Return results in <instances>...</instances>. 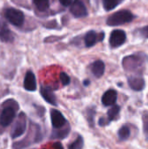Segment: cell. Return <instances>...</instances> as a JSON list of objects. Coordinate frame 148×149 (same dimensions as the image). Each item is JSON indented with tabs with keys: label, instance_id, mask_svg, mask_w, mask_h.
<instances>
[{
	"label": "cell",
	"instance_id": "cell-23",
	"mask_svg": "<svg viewBox=\"0 0 148 149\" xmlns=\"http://www.w3.org/2000/svg\"><path fill=\"white\" fill-rule=\"evenodd\" d=\"M140 34L141 36H143L144 38H148V25L147 26H145V27H142L140 31Z\"/></svg>",
	"mask_w": 148,
	"mask_h": 149
},
{
	"label": "cell",
	"instance_id": "cell-28",
	"mask_svg": "<svg viewBox=\"0 0 148 149\" xmlns=\"http://www.w3.org/2000/svg\"><path fill=\"white\" fill-rule=\"evenodd\" d=\"M89 83H90V82H89L88 80H85V81L84 82V85H85V86H87V85H89Z\"/></svg>",
	"mask_w": 148,
	"mask_h": 149
},
{
	"label": "cell",
	"instance_id": "cell-16",
	"mask_svg": "<svg viewBox=\"0 0 148 149\" xmlns=\"http://www.w3.org/2000/svg\"><path fill=\"white\" fill-rule=\"evenodd\" d=\"M120 111V107L119 106H113L107 112V117H108V121H112L114 119H116V117L119 115V113Z\"/></svg>",
	"mask_w": 148,
	"mask_h": 149
},
{
	"label": "cell",
	"instance_id": "cell-8",
	"mask_svg": "<svg viewBox=\"0 0 148 149\" xmlns=\"http://www.w3.org/2000/svg\"><path fill=\"white\" fill-rule=\"evenodd\" d=\"M51 120L52 127L55 129L61 128L66 124V120L63 116V114L57 109H51Z\"/></svg>",
	"mask_w": 148,
	"mask_h": 149
},
{
	"label": "cell",
	"instance_id": "cell-18",
	"mask_svg": "<svg viewBox=\"0 0 148 149\" xmlns=\"http://www.w3.org/2000/svg\"><path fill=\"white\" fill-rule=\"evenodd\" d=\"M34 3H35L36 7L41 11L46 10L50 5L49 0H34Z\"/></svg>",
	"mask_w": 148,
	"mask_h": 149
},
{
	"label": "cell",
	"instance_id": "cell-17",
	"mask_svg": "<svg viewBox=\"0 0 148 149\" xmlns=\"http://www.w3.org/2000/svg\"><path fill=\"white\" fill-rule=\"evenodd\" d=\"M120 2L121 0H103V5L106 10H112L116 8Z\"/></svg>",
	"mask_w": 148,
	"mask_h": 149
},
{
	"label": "cell",
	"instance_id": "cell-13",
	"mask_svg": "<svg viewBox=\"0 0 148 149\" xmlns=\"http://www.w3.org/2000/svg\"><path fill=\"white\" fill-rule=\"evenodd\" d=\"M117 100V92L115 90L110 89L106 91L102 96V103L106 107L113 106Z\"/></svg>",
	"mask_w": 148,
	"mask_h": 149
},
{
	"label": "cell",
	"instance_id": "cell-15",
	"mask_svg": "<svg viewBox=\"0 0 148 149\" xmlns=\"http://www.w3.org/2000/svg\"><path fill=\"white\" fill-rule=\"evenodd\" d=\"M92 72L97 78H100L105 72V64L101 60H97L92 65Z\"/></svg>",
	"mask_w": 148,
	"mask_h": 149
},
{
	"label": "cell",
	"instance_id": "cell-25",
	"mask_svg": "<svg viewBox=\"0 0 148 149\" xmlns=\"http://www.w3.org/2000/svg\"><path fill=\"white\" fill-rule=\"evenodd\" d=\"M59 2H60V3L63 6L67 7V6H70L71 5V3H72V0H59Z\"/></svg>",
	"mask_w": 148,
	"mask_h": 149
},
{
	"label": "cell",
	"instance_id": "cell-5",
	"mask_svg": "<svg viewBox=\"0 0 148 149\" xmlns=\"http://www.w3.org/2000/svg\"><path fill=\"white\" fill-rule=\"evenodd\" d=\"M143 60L136 55L126 57L123 59V66L127 71H136L142 65Z\"/></svg>",
	"mask_w": 148,
	"mask_h": 149
},
{
	"label": "cell",
	"instance_id": "cell-6",
	"mask_svg": "<svg viewBox=\"0 0 148 149\" xmlns=\"http://www.w3.org/2000/svg\"><path fill=\"white\" fill-rule=\"evenodd\" d=\"M126 40V32L122 30H115L111 33L110 36V45L113 48H117L120 45H122Z\"/></svg>",
	"mask_w": 148,
	"mask_h": 149
},
{
	"label": "cell",
	"instance_id": "cell-19",
	"mask_svg": "<svg viewBox=\"0 0 148 149\" xmlns=\"http://www.w3.org/2000/svg\"><path fill=\"white\" fill-rule=\"evenodd\" d=\"M61 131H58V129H56V131L52 134V138H58V139H63L65 137H66L69 134L70 131V127H67L66 128H61Z\"/></svg>",
	"mask_w": 148,
	"mask_h": 149
},
{
	"label": "cell",
	"instance_id": "cell-4",
	"mask_svg": "<svg viewBox=\"0 0 148 149\" xmlns=\"http://www.w3.org/2000/svg\"><path fill=\"white\" fill-rule=\"evenodd\" d=\"M16 117V110L12 107H5L0 114V125L3 127L9 126Z\"/></svg>",
	"mask_w": 148,
	"mask_h": 149
},
{
	"label": "cell",
	"instance_id": "cell-3",
	"mask_svg": "<svg viewBox=\"0 0 148 149\" xmlns=\"http://www.w3.org/2000/svg\"><path fill=\"white\" fill-rule=\"evenodd\" d=\"M26 130V118L24 113H20L11 130V137L13 139L22 136Z\"/></svg>",
	"mask_w": 148,
	"mask_h": 149
},
{
	"label": "cell",
	"instance_id": "cell-14",
	"mask_svg": "<svg viewBox=\"0 0 148 149\" xmlns=\"http://www.w3.org/2000/svg\"><path fill=\"white\" fill-rule=\"evenodd\" d=\"M128 84L130 87L134 91H141L145 86V80L142 77L133 76L128 79Z\"/></svg>",
	"mask_w": 148,
	"mask_h": 149
},
{
	"label": "cell",
	"instance_id": "cell-11",
	"mask_svg": "<svg viewBox=\"0 0 148 149\" xmlns=\"http://www.w3.org/2000/svg\"><path fill=\"white\" fill-rule=\"evenodd\" d=\"M24 87L25 90L33 92L37 89V81H36V77L34 73L31 71L26 72V75L24 77Z\"/></svg>",
	"mask_w": 148,
	"mask_h": 149
},
{
	"label": "cell",
	"instance_id": "cell-27",
	"mask_svg": "<svg viewBox=\"0 0 148 149\" xmlns=\"http://www.w3.org/2000/svg\"><path fill=\"white\" fill-rule=\"evenodd\" d=\"M54 149H63V147L59 142H57L54 144Z\"/></svg>",
	"mask_w": 148,
	"mask_h": 149
},
{
	"label": "cell",
	"instance_id": "cell-2",
	"mask_svg": "<svg viewBox=\"0 0 148 149\" xmlns=\"http://www.w3.org/2000/svg\"><path fill=\"white\" fill-rule=\"evenodd\" d=\"M4 17L11 24L15 26H21L24 21V13L21 10L14 8L6 9L4 10Z\"/></svg>",
	"mask_w": 148,
	"mask_h": 149
},
{
	"label": "cell",
	"instance_id": "cell-20",
	"mask_svg": "<svg viewBox=\"0 0 148 149\" xmlns=\"http://www.w3.org/2000/svg\"><path fill=\"white\" fill-rule=\"evenodd\" d=\"M118 134L120 141H126L130 137V129L126 126H124L120 129Z\"/></svg>",
	"mask_w": 148,
	"mask_h": 149
},
{
	"label": "cell",
	"instance_id": "cell-10",
	"mask_svg": "<svg viewBox=\"0 0 148 149\" xmlns=\"http://www.w3.org/2000/svg\"><path fill=\"white\" fill-rule=\"evenodd\" d=\"M0 39L3 42H12L14 39L13 34L10 31V28L6 23L3 20H0Z\"/></svg>",
	"mask_w": 148,
	"mask_h": 149
},
{
	"label": "cell",
	"instance_id": "cell-22",
	"mask_svg": "<svg viewBox=\"0 0 148 149\" xmlns=\"http://www.w3.org/2000/svg\"><path fill=\"white\" fill-rule=\"evenodd\" d=\"M60 80H61V82H62V84L64 86H67L70 83L71 79L65 72H61L60 73Z\"/></svg>",
	"mask_w": 148,
	"mask_h": 149
},
{
	"label": "cell",
	"instance_id": "cell-7",
	"mask_svg": "<svg viewBox=\"0 0 148 149\" xmlns=\"http://www.w3.org/2000/svg\"><path fill=\"white\" fill-rule=\"evenodd\" d=\"M70 10L75 17H84L87 15L86 7L80 0H75L72 3Z\"/></svg>",
	"mask_w": 148,
	"mask_h": 149
},
{
	"label": "cell",
	"instance_id": "cell-21",
	"mask_svg": "<svg viewBox=\"0 0 148 149\" xmlns=\"http://www.w3.org/2000/svg\"><path fill=\"white\" fill-rule=\"evenodd\" d=\"M84 146V140L81 136H78V138L69 146V149H82Z\"/></svg>",
	"mask_w": 148,
	"mask_h": 149
},
{
	"label": "cell",
	"instance_id": "cell-9",
	"mask_svg": "<svg viewBox=\"0 0 148 149\" xmlns=\"http://www.w3.org/2000/svg\"><path fill=\"white\" fill-rule=\"evenodd\" d=\"M104 37H105L104 32H101L100 34H97L94 31H90L85 36V44L87 47H92L97 42L102 41L104 39Z\"/></svg>",
	"mask_w": 148,
	"mask_h": 149
},
{
	"label": "cell",
	"instance_id": "cell-26",
	"mask_svg": "<svg viewBox=\"0 0 148 149\" xmlns=\"http://www.w3.org/2000/svg\"><path fill=\"white\" fill-rule=\"evenodd\" d=\"M106 121L109 122V121H108V120H106V119H104V118H101V119L99 120V125H100V126H106V125L107 124Z\"/></svg>",
	"mask_w": 148,
	"mask_h": 149
},
{
	"label": "cell",
	"instance_id": "cell-1",
	"mask_svg": "<svg viewBox=\"0 0 148 149\" xmlns=\"http://www.w3.org/2000/svg\"><path fill=\"white\" fill-rule=\"evenodd\" d=\"M133 18H134V16L130 10H122L111 15L107 18L106 23L110 26H117V25H121L126 23H130L133 20Z\"/></svg>",
	"mask_w": 148,
	"mask_h": 149
},
{
	"label": "cell",
	"instance_id": "cell-12",
	"mask_svg": "<svg viewBox=\"0 0 148 149\" xmlns=\"http://www.w3.org/2000/svg\"><path fill=\"white\" fill-rule=\"evenodd\" d=\"M40 93H41V95L42 97L44 99V100L52 105V106H57L58 103H57V98L55 96V94L53 93L52 90L49 87H46V86H42L41 87V90H40Z\"/></svg>",
	"mask_w": 148,
	"mask_h": 149
},
{
	"label": "cell",
	"instance_id": "cell-24",
	"mask_svg": "<svg viewBox=\"0 0 148 149\" xmlns=\"http://www.w3.org/2000/svg\"><path fill=\"white\" fill-rule=\"evenodd\" d=\"M143 127H144V132L148 135V115L144 116L143 118Z\"/></svg>",
	"mask_w": 148,
	"mask_h": 149
}]
</instances>
